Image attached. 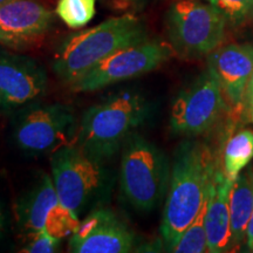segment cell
<instances>
[{
  "label": "cell",
  "mask_w": 253,
  "mask_h": 253,
  "mask_svg": "<svg viewBox=\"0 0 253 253\" xmlns=\"http://www.w3.org/2000/svg\"><path fill=\"white\" fill-rule=\"evenodd\" d=\"M2 221H4V216H2V210L1 208H0V229H1L2 226Z\"/></svg>",
  "instance_id": "25"
},
{
  "label": "cell",
  "mask_w": 253,
  "mask_h": 253,
  "mask_svg": "<svg viewBox=\"0 0 253 253\" xmlns=\"http://www.w3.org/2000/svg\"><path fill=\"white\" fill-rule=\"evenodd\" d=\"M226 108L219 82L208 69L182 90L173 101L170 126L176 134L199 135L208 131Z\"/></svg>",
  "instance_id": "9"
},
{
  "label": "cell",
  "mask_w": 253,
  "mask_h": 253,
  "mask_svg": "<svg viewBox=\"0 0 253 253\" xmlns=\"http://www.w3.org/2000/svg\"><path fill=\"white\" fill-rule=\"evenodd\" d=\"M60 239L55 238L46 230H41L32 236L30 243L21 250V252L27 253H52L59 248Z\"/></svg>",
  "instance_id": "22"
},
{
  "label": "cell",
  "mask_w": 253,
  "mask_h": 253,
  "mask_svg": "<svg viewBox=\"0 0 253 253\" xmlns=\"http://www.w3.org/2000/svg\"><path fill=\"white\" fill-rule=\"evenodd\" d=\"M78 131L79 123L71 107L46 104L21 113L14 126V140L28 154H53L77 144Z\"/></svg>",
  "instance_id": "7"
},
{
  "label": "cell",
  "mask_w": 253,
  "mask_h": 253,
  "mask_svg": "<svg viewBox=\"0 0 253 253\" xmlns=\"http://www.w3.org/2000/svg\"><path fill=\"white\" fill-rule=\"evenodd\" d=\"M233 181L224 172L216 171L209 194L205 230L208 237V250L211 253H221L232 249L230 216V192Z\"/></svg>",
  "instance_id": "14"
},
{
  "label": "cell",
  "mask_w": 253,
  "mask_h": 253,
  "mask_svg": "<svg viewBox=\"0 0 253 253\" xmlns=\"http://www.w3.org/2000/svg\"><path fill=\"white\" fill-rule=\"evenodd\" d=\"M169 179V161L163 151L134 132L123 144L120 169L126 201L136 210H153L162 202Z\"/></svg>",
  "instance_id": "4"
},
{
  "label": "cell",
  "mask_w": 253,
  "mask_h": 253,
  "mask_svg": "<svg viewBox=\"0 0 253 253\" xmlns=\"http://www.w3.org/2000/svg\"><path fill=\"white\" fill-rule=\"evenodd\" d=\"M149 104L137 91L125 90L91 106L79 123L78 148L104 162L123 147L148 118Z\"/></svg>",
  "instance_id": "3"
},
{
  "label": "cell",
  "mask_w": 253,
  "mask_h": 253,
  "mask_svg": "<svg viewBox=\"0 0 253 253\" xmlns=\"http://www.w3.org/2000/svg\"><path fill=\"white\" fill-rule=\"evenodd\" d=\"M214 162L210 150L198 142L177 148L164 205L161 235L170 250L197 216L212 185Z\"/></svg>",
  "instance_id": "1"
},
{
  "label": "cell",
  "mask_w": 253,
  "mask_h": 253,
  "mask_svg": "<svg viewBox=\"0 0 253 253\" xmlns=\"http://www.w3.org/2000/svg\"><path fill=\"white\" fill-rule=\"evenodd\" d=\"M79 224L80 221L77 214L59 203L47 216L45 230L55 238L61 239L71 233L73 235L78 230Z\"/></svg>",
  "instance_id": "20"
},
{
  "label": "cell",
  "mask_w": 253,
  "mask_h": 253,
  "mask_svg": "<svg viewBox=\"0 0 253 253\" xmlns=\"http://www.w3.org/2000/svg\"><path fill=\"white\" fill-rule=\"evenodd\" d=\"M147 39L144 24L136 15L107 19L63 41L53 59V71L71 86L118 50Z\"/></svg>",
  "instance_id": "2"
},
{
  "label": "cell",
  "mask_w": 253,
  "mask_h": 253,
  "mask_svg": "<svg viewBox=\"0 0 253 253\" xmlns=\"http://www.w3.org/2000/svg\"><path fill=\"white\" fill-rule=\"evenodd\" d=\"M232 20L245 18L253 11V0H207Z\"/></svg>",
  "instance_id": "21"
},
{
  "label": "cell",
  "mask_w": 253,
  "mask_h": 253,
  "mask_svg": "<svg viewBox=\"0 0 253 253\" xmlns=\"http://www.w3.org/2000/svg\"><path fill=\"white\" fill-rule=\"evenodd\" d=\"M128 1H138V0H128Z\"/></svg>",
  "instance_id": "28"
},
{
  "label": "cell",
  "mask_w": 253,
  "mask_h": 253,
  "mask_svg": "<svg viewBox=\"0 0 253 253\" xmlns=\"http://www.w3.org/2000/svg\"><path fill=\"white\" fill-rule=\"evenodd\" d=\"M134 232L110 209L91 211L69 240L74 253H126L135 246Z\"/></svg>",
  "instance_id": "10"
},
{
  "label": "cell",
  "mask_w": 253,
  "mask_h": 253,
  "mask_svg": "<svg viewBox=\"0 0 253 253\" xmlns=\"http://www.w3.org/2000/svg\"><path fill=\"white\" fill-rule=\"evenodd\" d=\"M52 179L60 204L79 217L106 185V171L75 145L62 147L50 157Z\"/></svg>",
  "instance_id": "6"
},
{
  "label": "cell",
  "mask_w": 253,
  "mask_h": 253,
  "mask_svg": "<svg viewBox=\"0 0 253 253\" xmlns=\"http://www.w3.org/2000/svg\"><path fill=\"white\" fill-rule=\"evenodd\" d=\"M209 71L219 82L226 103L242 109L249 81L253 74V46L231 43L209 54Z\"/></svg>",
  "instance_id": "13"
},
{
  "label": "cell",
  "mask_w": 253,
  "mask_h": 253,
  "mask_svg": "<svg viewBox=\"0 0 253 253\" xmlns=\"http://www.w3.org/2000/svg\"><path fill=\"white\" fill-rule=\"evenodd\" d=\"M48 78L36 60L0 53V109L26 106L46 93Z\"/></svg>",
  "instance_id": "12"
},
{
  "label": "cell",
  "mask_w": 253,
  "mask_h": 253,
  "mask_svg": "<svg viewBox=\"0 0 253 253\" xmlns=\"http://www.w3.org/2000/svg\"><path fill=\"white\" fill-rule=\"evenodd\" d=\"M226 17L211 4L177 0L167 13V30L173 52L184 59L201 58L221 45Z\"/></svg>",
  "instance_id": "5"
},
{
  "label": "cell",
  "mask_w": 253,
  "mask_h": 253,
  "mask_svg": "<svg viewBox=\"0 0 253 253\" xmlns=\"http://www.w3.org/2000/svg\"><path fill=\"white\" fill-rule=\"evenodd\" d=\"M246 244L251 252H253V212L251 216V219L249 221L248 226V233H246Z\"/></svg>",
  "instance_id": "24"
},
{
  "label": "cell",
  "mask_w": 253,
  "mask_h": 253,
  "mask_svg": "<svg viewBox=\"0 0 253 253\" xmlns=\"http://www.w3.org/2000/svg\"><path fill=\"white\" fill-rule=\"evenodd\" d=\"M250 119H251V121L253 122V110H252V113H251V115H250Z\"/></svg>",
  "instance_id": "27"
},
{
  "label": "cell",
  "mask_w": 253,
  "mask_h": 253,
  "mask_svg": "<svg viewBox=\"0 0 253 253\" xmlns=\"http://www.w3.org/2000/svg\"><path fill=\"white\" fill-rule=\"evenodd\" d=\"M6 1H8V0H0V5L4 4V2H6Z\"/></svg>",
  "instance_id": "26"
},
{
  "label": "cell",
  "mask_w": 253,
  "mask_h": 253,
  "mask_svg": "<svg viewBox=\"0 0 253 253\" xmlns=\"http://www.w3.org/2000/svg\"><path fill=\"white\" fill-rule=\"evenodd\" d=\"M173 54L170 43L161 40H144L118 50L71 84L78 93H89L119 82L141 77L162 66Z\"/></svg>",
  "instance_id": "8"
},
{
  "label": "cell",
  "mask_w": 253,
  "mask_h": 253,
  "mask_svg": "<svg viewBox=\"0 0 253 253\" xmlns=\"http://www.w3.org/2000/svg\"><path fill=\"white\" fill-rule=\"evenodd\" d=\"M208 201L204 202L203 207L192 223L186 227L184 232L179 236L177 242L173 244L170 252L176 253H203L209 252L208 250V237L205 230V214H207Z\"/></svg>",
  "instance_id": "18"
},
{
  "label": "cell",
  "mask_w": 253,
  "mask_h": 253,
  "mask_svg": "<svg viewBox=\"0 0 253 253\" xmlns=\"http://www.w3.org/2000/svg\"><path fill=\"white\" fill-rule=\"evenodd\" d=\"M253 158V130L244 129L231 136L224 148V175L235 181Z\"/></svg>",
  "instance_id": "17"
},
{
  "label": "cell",
  "mask_w": 253,
  "mask_h": 253,
  "mask_svg": "<svg viewBox=\"0 0 253 253\" xmlns=\"http://www.w3.org/2000/svg\"><path fill=\"white\" fill-rule=\"evenodd\" d=\"M243 110H245L249 114V116L251 115L253 110V74L249 81L248 88H246L244 103H243Z\"/></svg>",
  "instance_id": "23"
},
{
  "label": "cell",
  "mask_w": 253,
  "mask_h": 253,
  "mask_svg": "<svg viewBox=\"0 0 253 253\" xmlns=\"http://www.w3.org/2000/svg\"><path fill=\"white\" fill-rule=\"evenodd\" d=\"M54 14L37 0H8L0 5V45L26 49L45 38Z\"/></svg>",
  "instance_id": "11"
},
{
  "label": "cell",
  "mask_w": 253,
  "mask_h": 253,
  "mask_svg": "<svg viewBox=\"0 0 253 253\" xmlns=\"http://www.w3.org/2000/svg\"><path fill=\"white\" fill-rule=\"evenodd\" d=\"M59 203L52 177L41 173L15 205V217L21 232L32 237L45 230L47 216Z\"/></svg>",
  "instance_id": "15"
},
{
  "label": "cell",
  "mask_w": 253,
  "mask_h": 253,
  "mask_svg": "<svg viewBox=\"0 0 253 253\" xmlns=\"http://www.w3.org/2000/svg\"><path fill=\"white\" fill-rule=\"evenodd\" d=\"M253 212V170L239 175L233 181L230 192V216L232 250L246 242L249 221ZM231 250V251H232Z\"/></svg>",
  "instance_id": "16"
},
{
  "label": "cell",
  "mask_w": 253,
  "mask_h": 253,
  "mask_svg": "<svg viewBox=\"0 0 253 253\" xmlns=\"http://www.w3.org/2000/svg\"><path fill=\"white\" fill-rule=\"evenodd\" d=\"M95 0H59L55 13L69 28L79 30L89 24L96 13Z\"/></svg>",
  "instance_id": "19"
}]
</instances>
